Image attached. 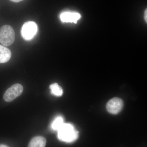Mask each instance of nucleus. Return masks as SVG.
<instances>
[{
    "label": "nucleus",
    "mask_w": 147,
    "mask_h": 147,
    "mask_svg": "<svg viewBox=\"0 0 147 147\" xmlns=\"http://www.w3.org/2000/svg\"><path fill=\"white\" fill-rule=\"evenodd\" d=\"M59 140L66 143H71L78 138V132L72 125L64 123L58 130Z\"/></svg>",
    "instance_id": "f257e3e1"
},
{
    "label": "nucleus",
    "mask_w": 147,
    "mask_h": 147,
    "mask_svg": "<svg viewBox=\"0 0 147 147\" xmlns=\"http://www.w3.org/2000/svg\"><path fill=\"white\" fill-rule=\"evenodd\" d=\"M15 34L12 27L5 25L0 28V42L4 46L12 45L15 40Z\"/></svg>",
    "instance_id": "f03ea898"
},
{
    "label": "nucleus",
    "mask_w": 147,
    "mask_h": 147,
    "mask_svg": "<svg viewBox=\"0 0 147 147\" xmlns=\"http://www.w3.org/2000/svg\"><path fill=\"white\" fill-rule=\"evenodd\" d=\"M37 31L38 26L36 23L34 21H28L22 27L21 35L26 40H30L34 37Z\"/></svg>",
    "instance_id": "7ed1b4c3"
},
{
    "label": "nucleus",
    "mask_w": 147,
    "mask_h": 147,
    "mask_svg": "<svg viewBox=\"0 0 147 147\" xmlns=\"http://www.w3.org/2000/svg\"><path fill=\"white\" fill-rule=\"evenodd\" d=\"M24 88L21 84H14L7 90L4 95V99L6 102H11L20 96Z\"/></svg>",
    "instance_id": "20e7f679"
},
{
    "label": "nucleus",
    "mask_w": 147,
    "mask_h": 147,
    "mask_svg": "<svg viewBox=\"0 0 147 147\" xmlns=\"http://www.w3.org/2000/svg\"><path fill=\"white\" fill-rule=\"evenodd\" d=\"M123 106V102L119 98H114L109 100L107 104V109L112 114H117L119 113Z\"/></svg>",
    "instance_id": "39448f33"
},
{
    "label": "nucleus",
    "mask_w": 147,
    "mask_h": 147,
    "mask_svg": "<svg viewBox=\"0 0 147 147\" xmlns=\"http://www.w3.org/2000/svg\"><path fill=\"white\" fill-rule=\"evenodd\" d=\"M60 19L63 22L75 23L81 18V15L78 12L73 11H65L61 14Z\"/></svg>",
    "instance_id": "423d86ee"
},
{
    "label": "nucleus",
    "mask_w": 147,
    "mask_h": 147,
    "mask_svg": "<svg viewBox=\"0 0 147 147\" xmlns=\"http://www.w3.org/2000/svg\"><path fill=\"white\" fill-rule=\"evenodd\" d=\"M11 52L8 48L0 45V63H5L11 57Z\"/></svg>",
    "instance_id": "0eeeda50"
},
{
    "label": "nucleus",
    "mask_w": 147,
    "mask_h": 147,
    "mask_svg": "<svg viewBox=\"0 0 147 147\" xmlns=\"http://www.w3.org/2000/svg\"><path fill=\"white\" fill-rule=\"evenodd\" d=\"M46 144V140L44 137L37 136L31 140L28 147H45Z\"/></svg>",
    "instance_id": "6e6552de"
},
{
    "label": "nucleus",
    "mask_w": 147,
    "mask_h": 147,
    "mask_svg": "<svg viewBox=\"0 0 147 147\" xmlns=\"http://www.w3.org/2000/svg\"><path fill=\"white\" fill-rule=\"evenodd\" d=\"M52 94L57 96H61L63 94V90L57 83H54L51 84L50 86Z\"/></svg>",
    "instance_id": "1a4fd4ad"
},
{
    "label": "nucleus",
    "mask_w": 147,
    "mask_h": 147,
    "mask_svg": "<svg viewBox=\"0 0 147 147\" xmlns=\"http://www.w3.org/2000/svg\"><path fill=\"white\" fill-rule=\"evenodd\" d=\"M64 123L63 119L61 116H58L55 119L51 125V127L54 130H57Z\"/></svg>",
    "instance_id": "9d476101"
},
{
    "label": "nucleus",
    "mask_w": 147,
    "mask_h": 147,
    "mask_svg": "<svg viewBox=\"0 0 147 147\" xmlns=\"http://www.w3.org/2000/svg\"><path fill=\"white\" fill-rule=\"evenodd\" d=\"M10 1L14 3H18L22 1H24V0H10Z\"/></svg>",
    "instance_id": "9b49d317"
},
{
    "label": "nucleus",
    "mask_w": 147,
    "mask_h": 147,
    "mask_svg": "<svg viewBox=\"0 0 147 147\" xmlns=\"http://www.w3.org/2000/svg\"><path fill=\"white\" fill-rule=\"evenodd\" d=\"M147 9L145 10V13H144V18L145 21H146V22H147Z\"/></svg>",
    "instance_id": "f8f14e48"
},
{
    "label": "nucleus",
    "mask_w": 147,
    "mask_h": 147,
    "mask_svg": "<svg viewBox=\"0 0 147 147\" xmlns=\"http://www.w3.org/2000/svg\"><path fill=\"white\" fill-rule=\"evenodd\" d=\"M0 147H9L8 146L5 145L1 144L0 145Z\"/></svg>",
    "instance_id": "ddd939ff"
}]
</instances>
